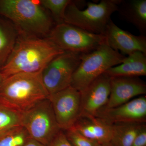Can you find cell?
<instances>
[{"label": "cell", "instance_id": "6da1fadb", "mask_svg": "<svg viewBox=\"0 0 146 146\" xmlns=\"http://www.w3.org/2000/svg\"><path fill=\"white\" fill-rule=\"evenodd\" d=\"M64 52L48 37L19 35L1 73L5 79L20 73L42 72L51 60Z\"/></svg>", "mask_w": 146, "mask_h": 146}, {"label": "cell", "instance_id": "7a4b0ae2", "mask_svg": "<svg viewBox=\"0 0 146 146\" xmlns=\"http://www.w3.org/2000/svg\"><path fill=\"white\" fill-rule=\"evenodd\" d=\"M0 16L11 21L19 35L25 36L48 37L56 25L39 1L0 0Z\"/></svg>", "mask_w": 146, "mask_h": 146}, {"label": "cell", "instance_id": "3957f363", "mask_svg": "<svg viewBox=\"0 0 146 146\" xmlns=\"http://www.w3.org/2000/svg\"><path fill=\"white\" fill-rule=\"evenodd\" d=\"M42 72L20 73L4 79L0 86V105L22 112L48 98Z\"/></svg>", "mask_w": 146, "mask_h": 146}, {"label": "cell", "instance_id": "277c9868", "mask_svg": "<svg viewBox=\"0 0 146 146\" xmlns=\"http://www.w3.org/2000/svg\"><path fill=\"white\" fill-rule=\"evenodd\" d=\"M121 0H101L98 3L89 2L87 8L80 9L72 1L65 10L64 23L95 34H105L110 17L117 11Z\"/></svg>", "mask_w": 146, "mask_h": 146}, {"label": "cell", "instance_id": "5b68a950", "mask_svg": "<svg viewBox=\"0 0 146 146\" xmlns=\"http://www.w3.org/2000/svg\"><path fill=\"white\" fill-rule=\"evenodd\" d=\"M125 57L106 42L91 52L82 54L81 61L73 74L71 86L81 92L108 69L121 64Z\"/></svg>", "mask_w": 146, "mask_h": 146}, {"label": "cell", "instance_id": "8992f818", "mask_svg": "<svg viewBox=\"0 0 146 146\" xmlns=\"http://www.w3.org/2000/svg\"><path fill=\"white\" fill-rule=\"evenodd\" d=\"M21 113L22 126L31 139L47 146L61 130L48 98Z\"/></svg>", "mask_w": 146, "mask_h": 146}, {"label": "cell", "instance_id": "52a82bcc", "mask_svg": "<svg viewBox=\"0 0 146 146\" xmlns=\"http://www.w3.org/2000/svg\"><path fill=\"white\" fill-rule=\"evenodd\" d=\"M48 37L64 51L80 54L91 52L106 42L104 35L65 23L56 25Z\"/></svg>", "mask_w": 146, "mask_h": 146}, {"label": "cell", "instance_id": "ba28073f", "mask_svg": "<svg viewBox=\"0 0 146 146\" xmlns=\"http://www.w3.org/2000/svg\"><path fill=\"white\" fill-rule=\"evenodd\" d=\"M81 54L65 51L43 69L42 81L49 96L71 86L73 74L81 61Z\"/></svg>", "mask_w": 146, "mask_h": 146}, {"label": "cell", "instance_id": "9c48e42d", "mask_svg": "<svg viewBox=\"0 0 146 146\" xmlns=\"http://www.w3.org/2000/svg\"><path fill=\"white\" fill-rule=\"evenodd\" d=\"M81 93L72 86L49 96L61 130L72 127L81 115Z\"/></svg>", "mask_w": 146, "mask_h": 146}, {"label": "cell", "instance_id": "30bf717a", "mask_svg": "<svg viewBox=\"0 0 146 146\" xmlns=\"http://www.w3.org/2000/svg\"><path fill=\"white\" fill-rule=\"evenodd\" d=\"M95 117L110 124L146 122V96H141L112 108L102 109Z\"/></svg>", "mask_w": 146, "mask_h": 146}, {"label": "cell", "instance_id": "8fae6325", "mask_svg": "<svg viewBox=\"0 0 146 146\" xmlns=\"http://www.w3.org/2000/svg\"><path fill=\"white\" fill-rule=\"evenodd\" d=\"M80 93V115L95 117L108 102L110 93V77L104 73Z\"/></svg>", "mask_w": 146, "mask_h": 146}, {"label": "cell", "instance_id": "7c38bea8", "mask_svg": "<svg viewBox=\"0 0 146 146\" xmlns=\"http://www.w3.org/2000/svg\"><path fill=\"white\" fill-rule=\"evenodd\" d=\"M146 94L145 82L139 77H111L109 99L102 109L117 107Z\"/></svg>", "mask_w": 146, "mask_h": 146}, {"label": "cell", "instance_id": "4fadbf2b", "mask_svg": "<svg viewBox=\"0 0 146 146\" xmlns=\"http://www.w3.org/2000/svg\"><path fill=\"white\" fill-rule=\"evenodd\" d=\"M106 42L112 49L129 55L136 51L146 54V35L136 36L122 29L112 20L108 25L105 34Z\"/></svg>", "mask_w": 146, "mask_h": 146}, {"label": "cell", "instance_id": "5bb4252c", "mask_svg": "<svg viewBox=\"0 0 146 146\" xmlns=\"http://www.w3.org/2000/svg\"><path fill=\"white\" fill-rule=\"evenodd\" d=\"M72 127L100 145L112 139L113 125L95 116L81 115Z\"/></svg>", "mask_w": 146, "mask_h": 146}, {"label": "cell", "instance_id": "9a60e30c", "mask_svg": "<svg viewBox=\"0 0 146 146\" xmlns=\"http://www.w3.org/2000/svg\"><path fill=\"white\" fill-rule=\"evenodd\" d=\"M105 73L110 77H139L146 75V54L136 51L125 57L119 65L109 68Z\"/></svg>", "mask_w": 146, "mask_h": 146}, {"label": "cell", "instance_id": "2e32d148", "mask_svg": "<svg viewBox=\"0 0 146 146\" xmlns=\"http://www.w3.org/2000/svg\"><path fill=\"white\" fill-rule=\"evenodd\" d=\"M121 18L146 34V0H121L117 11Z\"/></svg>", "mask_w": 146, "mask_h": 146}, {"label": "cell", "instance_id": "e0dca14e", "mask_svg": "<svg viewBox=\"0 0 146 146\" xmlns=\"http://www.w3.org/2000/svg\"><path fill=\"white\" fill-rule=\"evenodd\" d=\"M19 35V32L13 23L0 16V70L12 52Z\"/></svg>", "mask_w": 146, "mask_h": 146}, {"label": "cell", "instance_id": "ac0fdd59", "mask_svg": "<svg viewBox=\"0 0 146 146\" xmlns=\"http://www.w3.org/2000/svg\"><path fill=\"white\" fill-rule=\"evenodd\" d=\"M143 124L123 123L112 125L113 132L110 142L115 146H131Z\"/></svg>", "mask_w": 146, "mask_h": 146}, {"label": "cell", "instance_id": "d6986e66", "mask_svg": "<svg viewBox=\"0 0 146 146\" xmlns=\"http://www.w3.org/2000/svg\"><path fill=\"white\" fill-rule=\"evenodd\" d=\"M20 126H22L21 112L0 105V137Z\"/></svg>", "mask_w": 146, "mask_h": 146}, {"label": "cell", "instance_id": "ffe728a7", "mask_svg": "<svg viewBox=\"0 0 146 146\" xmlns=\"http://www.w3.org/2000/svg\"><path fill=\"white\" fill-rule=\"evenodd\" d=\"M41 5L51 15L56 25L64 23L65 10L71 0H40Z\"/></svg>", "mask_w": 146, "mask_h": 146}, {"label": "cell", "instance_id": "44dd1931", "mask_svg": "<svg viewBox=\"0 0 146 146\" xmlns=\"http://www.w3.org/2000/svg\"><path fill=\"white\" fill-rule=\"evenodd\" d=\"M30 138L25 128L18 127L0 137V146H22Z\"/></svg>", "mask_w": 146, "mask_h": 146}, {"label": "cell", "instance_id": "7402d4cb", "mask_svg": "<svg viewBox=\"0 0 146 146\" xmlns=\"http://www.w3.org/2000/svg\"><path fill=\"white\" fill-rule=\"evenodd\" d=\"M65 136L72 146H100L98 143L92 141L78 132L73 127L63 131Z\"/></svg>", "mask_w": 146, "mask_h": 146}, {"label": "cell", "instance_id": "603a6c76", "mask_svg": "<svg viewBox=\"0 0 146 146\" xmlns=\"http://www.w3.org/2000/svg\"><path fill=\"white\" fill-rule=\"evenodd\" d=\"M47 146H72L68 141L64 131L61 130Z\"/></svg>", "mask_w": 146, "mask_h": 146}, {"label": "cell", "instance_id": "cb8c5ba5", "mask_svg": "<svg viewBox=\"0 0 146 146\" xmlns=\"http://www.w3.org/2000/svg\"><path fill=\"white\" fill-rule=\"evenodd\" d=\"M131 146H146V125L144 123L137 134Z\"/></svg>", "mask_w": 146, "mask_h": 146}, {"label": "cell", "instance_id": "d4e9b609", "mask_svg": "<svg viewBox=\"0 0 146 146\" xmlns=\"http://www.w3.org/2000/svg\"><path fill=\"white\" fill-rule=\"evenodd\" d=\"M22 146H45L42 144L40 143L39 142L33 140V139H29Z\"/></svg>", "mask_w": 146, "mask_h": 146}, {"label": "cell", "instance_id": "484cf974", "mask_svg": "<svg viewBox=\"0 0 146 146\" xmlns=\"http://www.w3.org/2000/svg\"><path fill=\"white\" fill-rule=\"evenodd\" d=\"M4 79L1 73V70H0V86L1 85L2 83L3 82V81Z\"/></svg>", "mask_w": 146, "mask_h": 146}, {"label": "cell", "instance_id": "4316f807", "mask_svg": "<svg viewBox=\"0 0 146 146\" xmlns=\"http://www.w3.org/2000/svg\"><path fill=\"white\" fill-rule=\"evenodd\" d=\"M100 146H115L111 142L109 143H106L103 144V145H101Z\"/></svg>", "mask_w": 146, "mask_h": 146}]
</instances>
